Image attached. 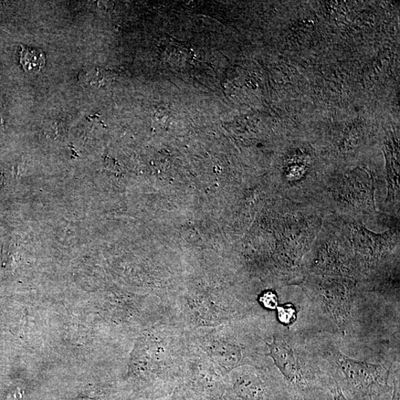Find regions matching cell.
Segmentation results:
<instances>
[{
    "label": "cell",
    "mask_w": 400,
    "mask_h": 400,
    "mask_svg": "<svg viewBox=\"0 0 400 400\" xmlns=\"http://www.w3.org/2000/svg\"><path fill=\"white\" fill-rule=\"evenodd\" d=\"M237 396L244 400H263L267 396V389L260 379L255 375L240 376L235 384Z\"/></svg>",
    "instance_id": "277c9868"
},
{
    "label": "cell",
    "mask_w": 400,
    "mask_h": 400,
    "mask_svg": "<svg viewBox=\"0 0 400 400\" xmlns=\"http://www.w3.org/2000/svg\"><path fill=\"white\" fill-rule=\"evenodd\" d=\"M279 322L285 326H290L297 320L298 312L291 303L278 305L276 309Z\"/></svg>",
    "instance_id": "8992f818"
},
{
    "label": "cell",
    "mask_w": 400,
    "mask_h": 400,
    "mask_svg": "<svg viewBox=\"0 0 400 400\" xmlns=\"http://www.w3.org/2000/svg\"><path fill=\"white\" fill-rule=\"evenodd\" d=\"M19 51V62L24 70L28 73L39 71L46 65L45 53L37 48L21 46Z\"/></svg>",
    "instance_id": "5b68a950"
},
{
    "label": "cell",
    "mask_w": 400,
    "mask_h": 400,
    "mask_svg": "<svg viewBox=\"0 0 400 400\" xmlns=\"http://www.w3.org/2000/svg\"><path fill=\"white\" fill-rule=\"evenodd\" d=\"M266 344L269 355L290 385L301 390L312 385L314 374L297 343L286 335L279 334L273 336L271 343Z\"/></svg>",
    "instance_id": "7a4b0ae2"
},
{
    "label": "cell",
    "mask_w": 400,
    "mask_h": 400,
    "mask_svg": "<svg viewBox=\"0 0 400 400\" xmlns=\"http://www.w3.org/2000/svg\"><path fill=\"white\" fill-rule=\"evenodd\" d=\"M263 307L268 309L275 310L278 308L279 300L276 294L272 291H266L260 298Z\"/></svg>",
    "instance_id": "52a82bcc"
},
{
    "label": "cell",
    "mask_w": 400,
    "mask_h": 400,
    "mask_svg": "<svg viewBox=\"0 0 400 400\" xmlns=\"http://www.w3.org/2000/svg\"><path fill=\"white\" fill-rule=\"evenodd\" d=\"M0 127H3V120L1 117V114H0Z\"/></svg>",
    "instance_id": "30bf717a"
},
{
    "label": "cell",
    "mask_w": 400,
    "mask_h": 400,
    "mask_svg": "<svg viewBox=\"0 0 400 400\" xmlns=\"http://www.w3.org/2000/svg\"><path fill=\"white\" fill-rule=\"evenodd\" d=\"M331 383L330 390L333 394L334 400H349L344 395L342 388L338 381L335 380V378L333 379V382L331 381Z\"/></svg>",
    "instance_id": "ba28073f"
},
{
    "label": "cell",
    "mask_w": 400,
    "mask_h": 400,
    "mask_svg": "<svg viewBox=\"0 0 400 400\" xmlns=\"http://www.w3.org/2000/svg\"><path fill=\"white\" fill-rule=\"evenodd\" d=\"M327 356L334 370L344 379L350 391L362 399H372L387 392L390 371L381 364L360 361L330 346Z\"/></svg>",
    "instance_id": "6da1fadb"
},
{
    "label": "cell",
    "mask_w": 400,
    "mask_h": 400,
    "mask_svg": "<svg viewBox=\"0 0 400 400\" xmlns=\"http://www.w3.org/2000/svg\"><path fill=\"white\" fill-rule=\"evenodd\" d=\"M353 289L351 280L342 278H325L318 286L319 301L343 334L351 318Z\"/></svg>",
    "instance_id": "3957f363"
},
{
    "label": "cell",
    "mask_w": 400,
    "mask_h": 400,
    "mask_svg": "<svg viewBox=\"0 0 400 400\" xmlns=\"http://www.w3.org/2000/svg\"><path fill=\"white\" fill-rule=\"evenodd\" d=\"M391 400H400L399 387L397 381H394V391H393L392 398Z\"/></svg>",
    "instance_id": "9c48e42d"
}]
</instances>
